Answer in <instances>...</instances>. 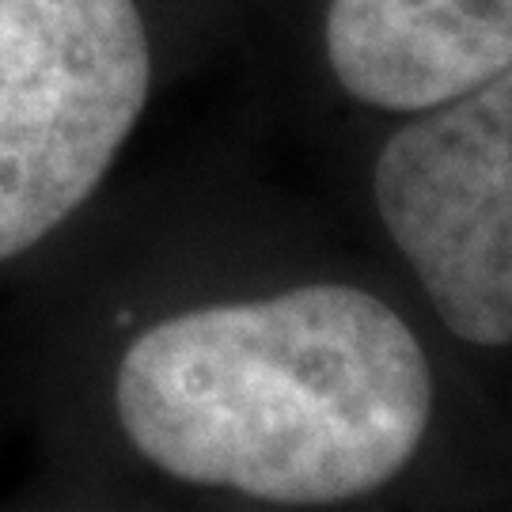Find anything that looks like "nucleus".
Masks as SVG:
<instances>
[{
  "mask_svg": "<svg viewBox=\"0 0 512 512\" xmlns=\"http://www.w3.org/2000/svg\"><path fill=\"white\" fill-rule=\"evenodd\" d=\"M114 410L129 444L179 482L334 505L410 463L433 372L384 300L300 285L148 327L122 353Z\"/></svg>",
  "mask_w": 512,
  "mask_h": 512,
  "instance_id": "f257e3e1",
  "label": "nucleus"
},
{
  "mask_svg": "<svg viewBox=\"0 0 512 512\" xmlns=\"http://www.w3.org/2000/svg\"><path fill=\"white\" fill-rule=\"evenodd\" d=\"M327 57L368 107H437L512 65V0H330Z\"/></svg>",
  "mask_w": 512,
  "mask_h": 512,
  "instance_id": "20e7f679",
  "label": "nucleus"
},
{
  "mask_svg": "<svg viewBox=\"0 0 512 512\" xmlns=\"http://www.w3.org/2000/svg\"><path fill=\"white\" fill-rule=\"evenodd\" d=\"M148 88L137 0H0V262L99 190Z\"/></svg>",
  "mask_w": 512,
  "mask_h": 512,
  "instance_id": "f03ea898",
  "label": "nucleus"
},
{
  "mask_svg": "<svg viewBox=\"0 0 512 512\" xmlns=\"http://www.w3.org/2000/svg\"><path fill=\"white\" fill-rule=\"evenodd\" d=\"M376 209L448 330L512 342V65L384 145Z\"/></svg>",
  "mask_w": 512,
  "mask_h": 512,
  "instance_id": "7ed1b4c3",
  "label": "nucleus"
}]
</instances>
